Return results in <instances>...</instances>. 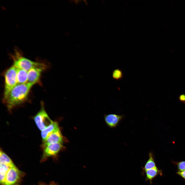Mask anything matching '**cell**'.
I'll use <instances>...</instances> for the list:
<instances>
[{
  "label": "cell",
  "mask_w": 185,
  "mask_h": 185,
  "mask_svg": "<svg viewBox=\"0 0 185 185\" xmlns=\"http://www.w3.org/2000/svg\"><path fill=\"white\" fill-rule=\"evenodd\" d=\"M33 119L39 129L42 131L51 124L52 121L46 113L43 104L40 110L34 117Z\"/></svg>",
  "instance_id": "5b68a950"
},
{
  "label": "cell",
  "mask_w": 185,
  "mask_h": 185,
  "mask_svg": "<svg viewBox=\"0 0 185 185\" xmlns=\"http://www.w3.org/2000/svg\"><path fill=\"white\" fill-rule=\"evenodd\" d=\"M178 99L180 101L185 104V94H183L180 95Z\"/></svg>",
  "instance_id": "2e32d148"
},
{
  "label": "cell",
  "mask_w": 185,
  "mask_h": 185,
  "mask_svg": "<svg viewBox=\"0 0 185 185\" xmlns=\"http://www.w3.org/2000/svg\"><path fill=\"white\" fill-rule=\"evenodd\" d=\"M149 158L144 167H142V173L144 174L145 172L149 169L156 167L154 160V154L152 152L149 153Z\"/></svg>",
  "instance_id": "7c38bea8"
},
{
  "label": "cell",
  "mask_w": 185,
  "mask_h": 185,
  "mask_svg": "<svg viewBox=\"0 0 185 185\" xmlns=\"http://www.w3.org/2000/svg\"><path fill=\"white\" fill-rule=\"evenodd\" d=\"M17 84L26 83L27 82V71L23 69L18 68L17 72Z\"/></svg>",
  "instance_id": "4fadbf2b"
},
{
  "label": "cell",
  "mask_w": 185,
  "mask_h": 185,
  "mask_svg": "<svg viewBox=\"0 0 185 185\" xmlns=\"http://www.w3.org/2000/svg\"><path fill=\"white\" fill-rule=\"evenodd\" d=\"M172 162L177 166L178 171H182L185 170V161H172Z\"/></svg>",
  "instance_id": "9a60e30c"
},
{
  "label": "cell",
  "mask_w": 185,
  "mask_h": 185,
  "mask_svg": "<svg viewBox=\"0 0 185 185\" xmlns=\"http://www.w3.org/2000/svg\"><path fill=\"white\" fill-rule=\"evenodd\" d=\"M17 68L13 65L5 72L4 97L6 96L11 90L17 84Z\"/></svg>",
  "instance_id": "277c9868"
},
{
  "label": "cell",
  "mask_w": 185,
  "mask_h": 185,
  "mask_svg": "<svg viewBox=\"0 0 185 185\" xmlns=\"http://www.w3.org/2000/svg\"><path fill=\"white\" fill-rule=\"evenodd\" d=\"M63 137L59 128L58 129L43 142L41 147L44 148L48 145L56 143H62Z\"/></svg>",
  "instance_id": "ba28073f"
},
{
  "label": "cell",
  "mask_w": 185,
  "mask_h": 185,
  "mask_svg": "<svg viewBox=\"0 0 185 185\" xmlns=\"http://www.w3.org/2000/svg\"><path fill=\"white\" fill-rule=\"evenodd\" d=\"M123 73L121 70L119 69L114 70L112 73L113 78L116 80H118L121 79L123 77Z\"/></svg>",
  "instance_id": "5bb4252c"
},
{
  "label": "cell",
  "mask_w": 185,
  "mask_h": 185,
  "mask_svg": "<svg viewBox=\"0 0 185 185\" xmlns=\"http://www.w3.org/2000/svg\"><path fill=\"white\" fill-rule=\"evenodd\" d=\"M0 182L2 185H18L23 177L22 172L2 150L0 152Z\"/></svg>",
  "instance_id": "6da1fadb"
},
{
  "label": "cell",
  "mask_w": 185,
  "mask_h": 185,
  "mask_svg": "<svg viewBox=\"0 0 185 185\" xmlns=\"http://www.w3.org/2000/svg\"><path fill=\"white\" fill-rule=\"evenodd\" d=\"M145 180L149 181L150 183L152 184L153 180L158 175L162 176L163 174L162 170L159 169L157 167L146 171L145 172Z\"/></svg>",
  "instance_id": "8fae6325"
},
{
  "label": "cell",
  "mask_w": 185,
  "mask_h": 185,
  "mask_svg": "<svg viewBox=\"0 0 185 185\" xmlns=\"http://www.w3.org/2000/svg\"><path fill=\"white\" fill-rule=\"evenodd\" d=\"M59 128L58 123L53 121L51 124L41 131V136L43 142L45 141L50 135Z\"/></svg>",
  "instance_id": "30bf717a"
},
{
  "label": "cell",
  "mask_w": 185,
  "mask_h": 185,
  "mask_svg": "<svg viewBox=\"0 0 185 185\" xmlns=\"http://www.w3.org/2000/svg\"><path fill=\"white\" fill-rule=\"evenodd\" d=\"M11 56L13 61V65L17 68L27 71L34 68H46V66L44 64L32 61L24 57L17 48L15 49L14 53Z\"/></svg>",
  "instance_id": "3957f363"
},
{
  "label": "cell",
  "mask_w": 185,
  "mask_h": 185,
  "mask_svg": "<svg viewBox=\"0 0 185 185\" xmlns=\"http://www.w3.org/2000/svg\"><path fill=\"white\" fill-rule=\"evenodd\" d=\"M124 115L110 114L104 116V119L107 125L112 128H116L119 123L125 117Z\"/></svg>",
  "instance_id": "52a82bcc"
},
{
  "label": "cell",
  "mask_w": 185,
  "mask_h": 185,
  "mask_svg": "<svg viewBox=\"0 0 185 185\" xmlns=\"http://www.w3.org/2000/svg\"><path fill=\"white\" fill-rule=\"evenodd\" d=\"M176 173L185 180V170L182 171H178Z\"/></svg>",
  "instance_id": "e0dca14e"
},
{
  "label": "cell",
  "mask_w": 185,
  "mask_h": 185,
  "mask_svg": "<svg viewBox=\"0 0 185 185\" xmlns=\"http://www.w3.org/2000/svg\"><path fill=\"white\" fill-rule=\"evenodd\" d=\"M40 185H56L54 184H41Z\"/></svg>",
  "instance_id": "ac0fdd59"
},
{
  "label": "cell",
  "mask_w": 185,
  "mask_h": 185,
  "mask_svg": "<svg viewBox=\"0 0 185 185\" xmlns=\"http://www.w3.org/2000/svg\"><path fill=\"white\" fill-rule=\"evenodd\" d=\"M45 69L39 67L32 68L27 71V82L33 85L39 82L42 72Z\"/></svg>",
  "instance_id": "9c48e42d"
},
{
  "label": "cell",
  "mask_w": 185,
  "mask_h": 185,
  "mask_svg": "<svg viewBox=\"0 0 185 185\" xmlns=\"http://www.w3.org/2000/svg\"><path fill=\"white\" fill-rule=\"evenodd\" d=\"M33 85L29 82L17 84L3 97V103L9 111L26 100L30 90Z\"/></svg>",
  "instance_id": "7a4b0ae2"
},
{
  "label": "cell",
  "mask_w": 185,
  "mask_h": 185,
  "mask_svg": "<svg viewBox=\"0 0 185 185\" xmlns=\"http://www.w3.org/2000/svg\"><path fill=\"white\" fill-rule=\"evenodd\" d=\"M63 148L62 143H54L47 145L43 148L42 160H44L49 157L56 155Z\"/></svg>",
  "instance_id": "8992f818"
}]
</instances>
